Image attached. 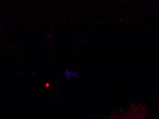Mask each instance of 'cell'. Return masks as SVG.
Segmentation results:
<instances>
[{"mask_svg":"<svg viewBox=\"0 0 159 119\" xmlns=\"http://www.w3.org/2000/svg\"><path fill=\"white\" fill-rule=\"evenodd\" d=\"M149 113L150 111L146 104L132 102L122 111H112L107 119H147Z\"/></svg>","mask_w":159,"mask_h":119,"instance_id":"cell-1","label":"cell"},{"mask_svg":"<svg viewBox=\"0 0 159 119\" xmlns=\"http://www.w3.org/2000/svg\"><path fill=\"white\" fill-rule=\"evenodd\" d=\"M156 119H159V111H158V116H157V118H156Z\"/></svg>","mask_w":159,"mask_h":119,"instance_id":"cell-2","label":"cell"},{"mask_svg":"<svg viewBox=\"0 0 159 119\" xmlns=\"http://www.w3.org/2000/svg\"><path fill=\"white\" fill-rule=\"evenodd\" d=\"M158 99H159V98H158Z\"/></svg>","mask_w":159,"mask_h":119,"instance_id":"cell-3","label":"cell"}]
</instances>
